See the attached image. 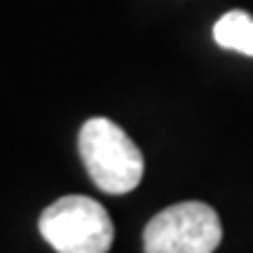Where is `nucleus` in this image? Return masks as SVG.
<instances>
[{
    "label": "nucleus",
    "instance_id": "f03ea898",
    "mask_svg": "<svg viewBox=\"0 0 253 253\" xmlns=\"http://www.w3.org/2000/svg\"><path fill=\"white\" fill-rule=\"evenodd\" d=\"M38 227L56 253H108L115 237L108 211L84 195H66L52 202Z\"/></svg>",
    "mask_w": 253,
    "mask_h": 253
},
{
    "label": "nucleus",
    "instance_id": "7ed1b4c3",
    "mask_svg": "<svg viewBox=\"0 0 253 253\" xmlns=\"http://www.w3.org/2000/svg\"><path fill=\"white\" fill-rule=\"evenodd\" d=\"M223 225L204 202H181L150 218L143 230L145 253H213Z\"/></svg>",
    "mask_w": 253,
    "mask_h": 253
},
{
    "label": "nucleus",
    "instance_id": "f257e3e1",
    "mask_svg": "<svg viewBox=\"0 0 253 253\" xmlns=\"http://www.w3.org/2000/svg\"><path fill=\"white\" fill-rule=\"evenodd\" d=\"M78 148L91 181L108 195H126L143 178V155L113 120H87L78 136Z\"/></svg>",
    "mask_w": 253,
    "mask_h": 253
},
{
    "label": "nucleus",
    "instance_id": "20e7f679",
    "mask_svg": "<svg viewBox=\"0 0 253 253\" xmlns=\"http://www.w3.org/2000/svg\"><path fill=\"white\" fill-rule=\"evenodd\" d=\"M213 40L225 49L253 56V17L244 9H232L213 24Z\"/></svg>",
    "mask_w": 253,
    "mask_h": 253
}]
</instances>
